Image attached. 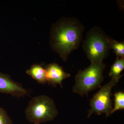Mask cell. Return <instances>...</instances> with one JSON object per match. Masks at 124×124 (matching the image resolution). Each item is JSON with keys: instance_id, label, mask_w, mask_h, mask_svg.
<instances>
[{"instance_id": "4", "label": "cell", "mask_w": 124, "mask_h": 124, "mask_svg": "<svg viewBox=\"0 0 124 124\" xmlns=\"http://www.w3.org/2000/svg\"><path fill=\"white\" fill-rule=\"evenodd\" d=\"M58 113L54 100L46 95L33 98L25 110L27 119L34 124L53 120Z\"/></svg>"}, {"instance_id": "5", "label": "cell", "mask_w": 124, "mask_h": 124, "mask_svg": "<svg viewBox=\"0 0 124 124\" xmlns=\"http://www.w3.org/2000/svg\"><path fill=\"white\" fill-rule=\"evenodd\" d=\"M119 80L111 78L110 81L100 87L99 90L90 100L88 117L93 114L97 115L104 114L107 117L111 115L112 109L111 99L112 90L117 85Z\"/></svg>"}, {"instance_id": "7", "label": "cell", "mask_w": 124, "mask_h": 124, "mask_svg": "<svg viewBox=\"0 0 124 124\" xmlns=\"http://www.w3.org/2000/svg\"><path fill=\"white\" fill-rule=\"evenodd\" d=\"M45 68L47 83L54 87L59 85L62 88V82L63 80L70 77V74L64 71L62 67L55 63L48 64Z\"/></svg>"}, {"instance_id": "1", "label": "cell", "mask_w": 124, "mask_h": 124, "mask_svg": "<svg viewBox=\"0 0 124 124\" xmlns=\"http://www.w3.org/2000/svg\"><path fill=\"white\" fill-rule=\"evenodd\" d=\"M85 27L75 18H62L53 24L50 37L52 49L64 62L78 48L83 39Z\"/></svg>"}, {"instance_id": "10", "label": "cell", "mask_w": 124, "mask_h": 124, "mask_svg": "<svg viewBox=\"0 0 124 124\" xmlns=\"http://www.w3.org/2000/svg\"><path fill=\"white\" fill-rule=\"evenodd\" d=\"M109 44L110 49L115 52L116 57L124 58V42H119L109 38Z\"/></svg>"}, {"instance_id": "6", "label": "cell", "mask_w": 124, "mask_h": 124, "mask_svg": "<svg viewBox=\"0 0 124 124\" xmlns=\"http://www.w3.org/2000/svg\"><path fill=\"white\" fill-rule=\"evenodd\" d=\"M0 93L19 98L28 95L29 92L8 75L0 72Z\"/></svg>"}, {"instance_id": "11", "label": "cell", "mask_w": 124, "mask_h": 124, "mask_svg": "<svg viewBox=\"0 0 124 124\" xmlns=\"http://www.w3.org/2000/svg\"><path fill=\"white\" fill-rule=\"evenodd\" d=\"M115 104L111 111V115L116 111L124 109V93L122 91L116 92L114 95Z\"/></svg>"}, {"instance_id": "3", "label": "cell", "mask_w": 124, "mask_h": 124, "mask_svg": "<svg viewBox=\"0 0 124 124\" xmlns=\"http://www.w3.org/2000/svg\"><path fill=\"white\" fill-rule=\"evenodd\" d=\"M106 65L103 62L91 63L84 70H80L76 76L72 88L73 93L81 96L88 95L90 92L101 87L104 80L103 73Z\"/></svg>"}, {"instance_id": "8", "label": "cell", "mask_w": 124, "mask_h": 124, "mask_svg": "<svg viewBox=\"0 0 124 124\" xmlns=\"http://www.w3.org/2000/svg\"><path fill=\"white\" fill-rule=\"evenodd\" d=\"M26 72L39 84L44 85L47 83L45 69L42 65L33 64Z\"/></svg>"}, {"instance_id": "9", "label": "cell", "mask_w": 124, "mask_h": 124, "mask_svg": "<svg viewBox=\"0 0 124 124\" xmlns=\"http://www.w3.org/2000/svg\"><path fill=\"white\" fill-rule=\"evenodd\" d=\"M124 69V58L116 57L115 61L111 66L109 75L111 78L120 80L123 76L121 73Z\"/></svg>"}, {"instance_id": "12", "label": "cell", "mask_w": 124, "mask_h": 124, "mask_svg": "<svg viewBox=\"0 0 124 124\" xmlns=\"http://www.w3.org/2000/svg\"><path fill=\"white\" fill-rule=\"evenodd\" d=\"M0 124H13L4 109L0 108Z\"/></svg>"}, {"instance_id": "2", "label": "cell", "mask_w": 124, "mask_h": 124, "mask_svg": "<svg viewBox=\"0 0 124 124\" xmlns=\"http://www.w3.org/2000/svg\"><path fill=\"white\" fill-rule=\"evenodd\" d=\"M109 38L97 26L93 27L86 33L82 48L91 63L102 62L108 57L110 50Z\"/></svg>"}]
</instances>
